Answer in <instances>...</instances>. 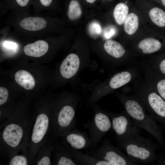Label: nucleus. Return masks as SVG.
Wrapping results in <instances>:
<instances>
[{
  "mask_svg": "<svg viewBox=\"0 0 165 165\" xmlns=\"http://www.w3.org/2000/svg\"><path fill=\"white\" fill-rule=\"evenodd\" d=\"M103 48L108 55L115 59L122 57L126 52L123 47L119 43L113 40L107 41L104 44Z\"/></svg>",
  "mask_w": 165,
  "mask_h": 165,
  "instance_id": "nucleus-16",
  "label": "nucleus"
},
{
  "mask_svg": "<svg viewBox=\"0 0 165 165\" xmlns=\"http://www.w3.org/2000/svg\"><path fill=\"white\" fill-rule=\"evenodd\" d=\"M119 143L135 165L149 163L156 158L155 148L152 141L139 134Z\"/></svg>",
  "mask_w": 165,
  "mask_h": 165,
  "instance_id": "nucleus-1",
  "label": "nucleus"
},
{
  "mask_svg": "<svg viewBox=\"0 0 165 165\" xmlns=\"http://www.w3.org/2000/svg\"><path fill=\"white\" fill-rule=\"evenodd\" d=\"M139 25V20L138 16L133 13H129L124 23V30L128 35H131L137 31Z\"/></svg>",
  "mask_w": 165,
  "mask_h": 165,
  "instance_id": "nucleus-19",
  "label": "nucleus"
},
{
  "mask_svg": "<svg viewBox=\"0 0 165 165\" xmlns=\"http://www.w3.org/2000/svg\"><path fill=\"white\" fill-rule=\"evenodd\" d=\"M90 29L91 32L96 34H99L101 31L100 26L98 24L94 23L91 25Z\"/></svg>",
  "mask_w": 165,
  "mask_h": 165,
  "instance_id": "nucleus-27",
  "label": "nucleus"
},
{
  "mask_svg": "<svg viewBox=\"0 0 165 165\" xmlns=\"http://www.w3.org/2000/svg\"><path fill=\"white\" fill-rule=\"evenodd\" d=\"M160 68L161 72L165 75V59L163 60L161 62Z\"/></svg>",
  "mask_w": 165,
  "mask_h": 165,
  "instance_id": "nucleus-29",
  "label": "nucleus"
},
{
  "mask_svg": "<svg viewBox=\"0 0 165 165\" xmlns=\"http://www.w3.org/2000/svg\"><path fill=\"white\" fill-rule=\"evenodd\" d=\"M161 1L163 5L165 6V0H161Z\"/></svg>",
  "mask_w": 165,
  "mask_h": 165,
  "instance_id": "nucleus-31",
  "label": "nucleus"
},
{
  "mask_svg": "<svg viewBox=\"0 0 165 165\" xmlns=\"http://www.w3.org/2000/svg\"><path fill=\"white\" fill-rule=\"evenodd\" d=\"M46 21L43 18L38 17H29L21 20L20 26L29 31H35L44 29L47 25Z\"/></svg>",
  "mask_w": 165,
  "mask_h": 165,
  "instance_id": "nucleus-14",
  "label": "nucleus"
},
{
  "mask_svg": "<svg viewBox=\"0 0 165 165\" xmlns=\"http://www.w3.org/2000/svg\"><path fill=\"white\" fill-rule=\"evenodd\" d=\"M38 165H50V160L49 157L45 156L42 157L37 163Z\"/></svg>",
  "mask_w": 165,
  "mask_h": 165,
  "instance_id": "nucleus-26",
  "label": "nucleus"
},
{
  "mask_svg": "<svg viewBox=\"0 0 165 165\" xmlns=\"http://www.w3.org/2000/svg\"><path fill=\"white\" fill-rule=\"evenodd\" d=\"M127 3V1L124 2H120L118 3L114 7L113 15L116 22L119 25L124 24L128 14L129 8Z\"/></svg>",
  "mask_w": 165,
  "mask_h": 165,
  "instance_id": "nucleus-18",
  "label": "nucleus"
},
{
  "mask_svg": "<svg viewBox=\"0 0 165 165\" xmlns=\"http://www.w3.org/2000/svg\"><path fill=\"white\" fill-rule=\"evenodd\" d=\"M72 130L65 134V139L69 146L79 150L91 147L90 138L85 133L75 129Z\"/></svg>",
  "mask_w": 165,
  "mask_h": 165,
  "instance_id": "nucleus-9",
  "label": "nucleus"
},
{
  "mask_svg": "<svg viewBox=\"0 0 165 165\" xmlns=\"http://www.w3.org/2000/svg\"><path fill=\"white\" fill-rule=\"evenodd\" d=\"M82 13L81 3L79 0L69 1L67 12L68 16L71 20H75L79 18Z\"/></svg>",
  "mask_w": 165,
  "mask_h": 165,
  "instance_id": "nucleus-20",
  "label": "nucleus"
},
{
  "mask_svg": "<svg viewBox=\"0 0 165 165\" xmlns=\"http://www.w3.org/2000/svg\"><path fill=\"white\" fill-rule=\"evenodd\" d=\"M9 96L8 90L3 87H0V105L4 104L6 101Z\"/></svg>",
  "mask_w": 165,
  "mask_h": 165,
  "instance_id": "nucleus-23",
  "label": "nucleus"
},
{
  "mask_svg": "<svg viewBox=\"0 0 165 165\" xmlns=\"http://www.w3.org/2000/svg\"><path fill=\"white\" fill-rule=\"evenodd\" d=\"M117 97L123 103L126 112L135 124L158 139L159 134L154 119L145 112L142 104L138 100L119 95Z\"/></svg>",
  "mask_w": 165,
  "mask_h": 165,
  "instance_id": "nucleus-2",
  "label": "nucleus"
},
{
  "mask_svg": "<svg viewBox=\"0 0 165 165\" xmlns=\"http://www.w3.org/2000/svg\"><path fill=\"white\" fill-rule=\"evenodd\" d=\"M88 4H93L97 0H84Z\"/></svg>",
  "mask_w": 165,
  "mask_h": 165,
  "instance_id": "nucleus-30",
  "label": "nucleus"
},
{
  "mask_svg": "<svg viewBox=\"0 0 165 165\" xmlns=\"http://www.w3.org/2000/svg\"><path fill=\"white\" fill-rule=\"evenodd\" d=\"M149 15L156 25L160 27L165 26V12L162 9L157 7L152 8L149 11Z\"/></svg>",
  "mask_w": 165,
  "mask_h": 165,
  "instance_id": "nucleus-21",
  "label": "nucleus"
},
{
  "mask_svg": "<svg viewBox=\"0 0 165 165\" xmlns=\"http://www.w3.org/2000/svg\"><path fill=\"white\" fill-rule=\"evenodd\" d=\"M80 97L77 94H70L66 103L63 105L57 112L56 126L60 134L65 135L75 127L76 109Z\"/></svg>",
  "mask_w": 165,
  "mask_h": 165,
  "instance_id": "nucleus-4",
  "label": "nucleus"
},
{
  "mask_svg": "<svg viewBox=\"0 0 165 165\" xmlns=\"http://www.w3.org/2000/svg\"><path fill=\"white\" fill-rule=\"evenodd\" d=\"M108 113L111 120L112 128L116 135L119 143L139 135L140 128L126 112L120 114Z\"/></svg>",
  "mask_w": 165,
  "mask_h": 165,
  "instance_id": "nucleus-5",
  "label": "nucleus"
},
{
  "mask_svg": "<svg viewBox=\"0 0 165 165\" xmlns=\"http://www.w3.org/2000/svg\"><path fill=\"white\" fill-rule=\"evenodd\" d=\"M38 1L42 6L47 7L51 5L53 0H38Z\"/></svg>",
  "mask_w": 165,
  "mask_h": 165,
  "instance_id": "nucleus-28",
  "label": "nucleus"
},
{
  "mask_svg": "<svg viewBox=\"0 0 165 165\" xmlns=\"http://www.w3.org/2000/svg\"><path fill=\"white\" fill-rule=\"evenodd\" d=\"M9 165H27V161L24 156L21 155L16 156L12 159Z\"/></svg>",
  "mask_w": 165,
  "mask_h": 165,
  "instance_id": "nucleus-22",
  "label": "nucleus"
},
{
  "mask_svg": "<svg viewBox=\"0 0 165 165\" xmlns=\"http://www.w3.org/2000/svg\"><path fill=\"white\" fill-rule=\"evenodd\" d=\"M90 155L100 159L105 160L111 165H134L119 149L113 145L106 139L101 144L91 153Z\"/></svg>",
  "mask_w": 165,
  "mask_h": 165,
  "instance_id": "nucleus-6",
  "label": "nucleus"
},
{
  "mask_svg": "<svg viewBox=\"0 0 165 165\" xmlns=\"http://www.w3.org/2000/svg\"><path fill=\"white\" fill-rule=\"evenodd\" d=\"M101 1H109V2H110V1H112L113 0H101Z\"/></svg>",
  "mask_w": 165,
  "mask_h": 165,
  "instance_id": "nucleus-32",
  "label": "nucleus"
},
{
  "mask_svg": "<svg viewBox=\"0 0 165 165\" xmlns=\"http://www.w3.org/2000/svg\"><path fill=\"white\" fill-rule=\"evenodd\" d=\"M3 45L6 48L9 49H16L17 47V45L16 43L8 41H5Z\"/></svg>",
  "mask_w": 165,
  "mask_h": 165,
  "instance_id": "nucleus-25",
  "label": "nucleus"
},
{
  "mask_svg": "<svg viewBox=\"0 0 165 165\" xmlns=\"http://www.w3.org/2000/svg\"><path fill=\"white\" fill-rule=\"evenodd\" d=\"M49 124L47 116L41 113L37 116L34 126L31 135V140L35 143L40 142L46 134Z\"/></svg>",
  "mask_w": 165,
  "mask_h": 165,
  "instance_id": "nucleus-11",
  "label": "nucleus"
},
{
  "mask_svg": "<svg viewBox=\"0 0 165 165\" xmlns=\"http://www.w3.org/2000/svg\"><path fill=\"white\" fill-rule=\"evenodd\" d=\"M67 151L77 160L80 165H111L108 162L100 159L91 155L85 154L79 150L68 146Z\"/></svg>",
  "mask_w": 165,
  "mask_h": 165,
  "instance_id": "nucleus-12",
  "label": "nucleus"
},
{
  "mask_svg": "<svg viewBox=\"0 0 165 165\" xmlns=\"http://www.w3.org/2000/svg\"><path fill=\"white\" fill-rule=\"evenodd\" d=\"M90 65L75 53L68 54L60 65L59 72L62 78L67 80L75 78L81 71Z\"/></svg>",
  "mask_w": 165,
  "mask_h": 165,
  "instance_id": "nucleus-7",
  "label": "nucleus"
},
{
  "mask_svg": "<svg viewBox=\"0 0 165 165\" xmlns=\"http://www.w3.org/2000/svg\"><path fill=\"white\" fill-rule=\"evenodd\" d=\"M49 48L48 43L42 40L26 45L23 49L24 52L27 55L35 57H38L45 55Z\"/></svg>",
  "mask_w": 165,
  "mask_h": 165,
  "instance_id": "nucleus-13",
  "label": "nucleus"
},
{
  "mask_svg": "<svg viewBox=\"0 0 165 165\" xmlns=\"http://www.w3.org/2000/svg\"><path fill=\"white\" fill-rule=\"evenodd\" d=\"M23 134V130L21 127L16 124L11 123L4 128L2 138L8 145L12 147H15L19 144Z\"/></svg>",
  "mask_w": 165,
  "mask_h": 165,
  "instance_id": "nucleus-10",
  "label": "nucleus"
},
{
  "mask_svg": "<svg viewBox=\"0 0 165 165\" xmlns=\"http://www.w3.org/2000/svg\"><path fill=\"white\" fill-rule=\"evenodd\" d=\"M150 116L153 119L165 118V101L154 92H150L141 97Z\"/></svg>",
  "mask_w": 165,
  "mask_h": 165,
  "instance_id": "nucleus-8",
  "label": "nucleus"
},
{
  "mask_svg": "<svg viewBox=\"0 0 165 165\" xmlns=\"http://www.w3.org/2000/svg\"><path fill=\"white\" fill-rule=\"evenodd\" d=\"M138 46L142 50L144 54H149L159 50L161 48V44L158 40L153 38H147L141 41Z\"/></svg>",
  "mask_w": 165,
  "mask_h": 165,
  "instance_id": "nucleus-17",
  "label": "nucleus"
},
{
  "mask_svg": "<svg viewBox=\"0 0 165 165\" xmlns=\"http://www.w3.org/2000/svg\"><path fill=\"white\" fill-rule=\"evenodd\" d=\"M94 111L92 119L85 124V127L88 129L90 147L94 149L105 134L112 128V123L108 112L97 106L94 107Z\"/></svg>",
  "mask_w": 165,
  "mask_h": 165,
  "instance_id": "nucleus-3",
  "label": "nucleus"
},
{
  "mask_svg": "<svg viewBox=\"0 0 165 165\" xmlns=\"http://www.w3.org/2000/svg\"><path fill=\"white\" fill-rule=\"evenodd\" d=\"M157 88L159 94L165 100V79L161 80L158 82Z\"/></svg>",
  "mask_w": 165,
  "mask_h": 165,
  "instance_id": "nucleus-24",
  "label": "nucleus"
},
{
  "mask_svg": "<svg viewBox=\"0 0 165 165\" xmlns=\"http://www.w3.org/2000/svg\"><path fill=\"white\" fill-rule=\"evenodd\" d=\"M15 79L18 84L25 89L31 90L35 86V81L33 77L26 70L17 71L15 74Z\"/></svg>",
  "mask_w": 165,
  "mask_h": 165,
  "instance_id": "nucleus-15",
  "label": "nucleus"
}]
</instances>
